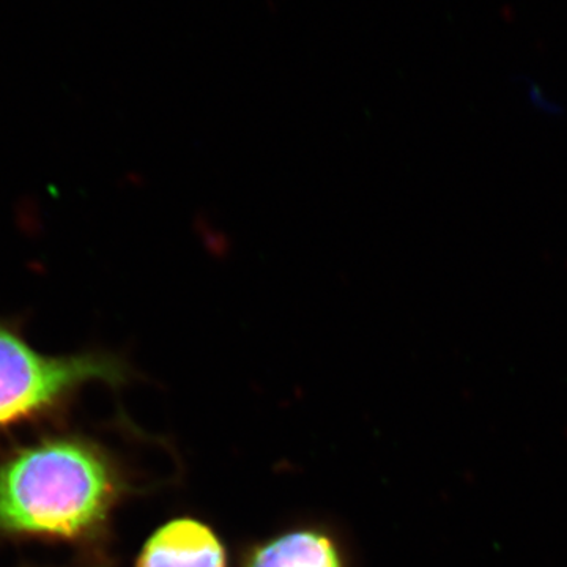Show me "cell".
<instances>
[{"label": "cell", "instance_id": "cell-1", "mask_svg": "<svg viewBox=\"0 0 567 567\" xmlns=\"http://www.w3.org/2000/svg\"><path fill=\"white\" fill-rule=\"evenodd\" d=\"M112 494L110 468L91 447L43 443L0 468V529L80 536L103 520Z\"/></svg>", "mask_w": 567, "mask_h": 567}, {"label": "cell", "instance_id": "cell-2", "mask_svg": "<svg viewBox=\"0 0 567 567\" xmlns=\"http://www.w3.org/2000/svg\"><path fill=\"white\" fill-rule=\"evenodd\" d=\"M123 379L125 365L112 354L41 353L21 322L0 317V427L50 412L87 383Z\"/></svg>", "mask_w": 567, "mask_h": 567}, {"label": "cell", "instance_id": "cell-3", "mask_svg": "<svg viewBox=\"0 0 567 567\" xmlns=\"http://www.w3.org/2000/svg\"><path fill=\"white\" fill-rule=\"evenodd\" d=\"M137 567H226V557L210 529L183 518L152 536Z\"/></svg>", "mask_w": 567, "mask_h": 567}, {"label": "cell", "instance_id": "cell-4", "mask_svg": "<svg viewBox=\"0 0 567 567\" xmlns=\"http://www.w3.org/2000/svg\"><path fill=\"white\" fill-rule=\"evenodd\" d=\"M248 567H341L330 539L312 532L279 537L256 551Z\"/></svg>", "mask_w": 567, "mask_h": 567}]
</instances>
